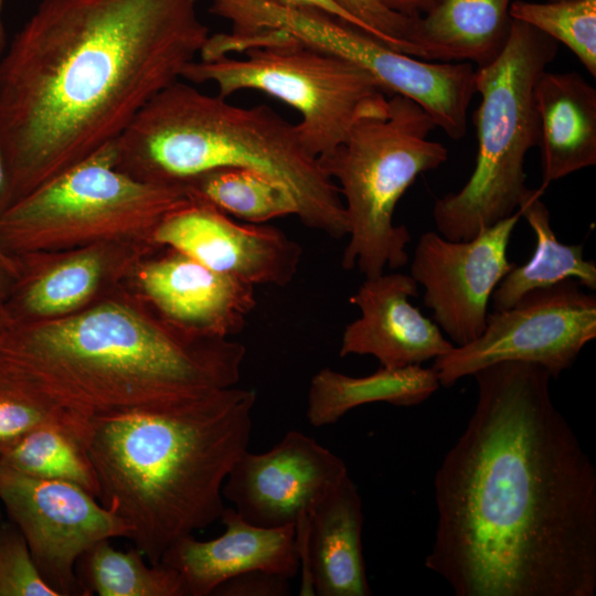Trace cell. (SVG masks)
<instances>
[{
    "mask_svg": "<svg viewBox=\"0 0 596 596\" xmlns=\"http://www.w3.org/2000/svg\"><path fill=\"white\" fill-rule=\"evenodd\" d=\"M0 596H58L42 578L28 543L9 521H0Z\"/></svg>",
    "mask_w": 596,
    "mask_h": 596,
    "instance_id": "30",
    "label": "cell"
},
{
    "mask_svg": "<svg viewBox=\"0 0 596 596\" xmlns=\"http://www.w3.org/2000/svg\"><path fill=\"white\" fill-rule=\"evenodd\" d=\"M393 12L408 18H421L432 11L440 0H377Z\"/></svg>",
    "mask_w": 596,
    "mask_h": 596,
    "instance_id": "34",
    "label": "cell"
},
{
    "mask_svg": "<svg viewBox=\"0 0 596 596\" xmlns=\"http://www.w3.org/2000/svg\"><path fill=\"white\" fill-rule=\"evenodd\" d=\"M363 509L350 475L295 524L301 595L370 596L362 551Z\"/></svg>",
    "mask_w": 596,
    "mask_h": 596,
    "instance_id": "19",
    "label": "cell"
},
{
    "mask_svg": "<svg viewBox=\"0 0 596 596\" xmlns=\"http://www.w3.org/2000/svg\"><path fill=\"white\" fill-rule=\"evenodd\" d=\"M436 127L416 102L392 94L382 111L356 120L344 141L319 159L344 199L349 223L344 269L358 267L365 278H373L385 267L407 264L411 234L393 223V215L416 178L448 159L447 148L429 139Z\"/></svg>",
    "mask_w": 596,
    "mask_h": 596,
    "instance_id": "8",
    "label": "cell"
},
{
    "mask_svg": "<svg viewBox=\"0 0 596 596\" xmlns=\"http://www.w3.org/2000/svg\"><path fill=\"white\" fill-rule=\"evenodd\" d=\"M471 376L478 398L434 479L425 566L457 596H594L596 469L541 365Z\"/></svg>",
    "mask_w": 596,
    "mask_h": 596,
    "instance_id": "1",
    "label": "cell"
},
{
    "mask_svg": "<svg viewBox=\"0 0 596 596\" xmlns=\"http://www.w3.org/2000/svg\"><path fill=\"white\" fill-rule=\"evenodd\" d=\"M510 18L566 45L596 76V0L512 1Z\"/></svg>",
    "mask_w": 596,
    "mask_h": 596,
    "instance_id": "28",
    "label": "cell"
},
{
    "mask_svg": "<svg viewBox=\"0 0 596 596\" xmlns=\"http://www.w3.org/2000/svg\"><path fill=\"white\" fill-rule=\"evenodd\" d=\"M110 244L74 249L50 268L35 255L17 256L19 275L7 299L11 319H47L77 311L97 292L109 270Z\"/></svg>",
    "mask_w": 596,
    "mask_h": 596,
    "instance_id": "22",
    "label": "cell"
},
{
    "mask_svg": "<svg viewBox=\"0 0 596 596\" xmlns=\"http://www.w3.org/2000/svg\"><path fill=\"white\" fill-rule=\"evenodd\" d=\"M86 436L65 426L46 425L0 453V461L25 475L75 485L98 498L97 475Z\"/></svg>",
    "mask_w": 596,
    "mask_h": 596,
    "instance_id": "27",
    "label": "cell"
},
{
    "mask_svg": "<svg viewBox=\"0 0 596 596\" xmlns=\"http://www.w3.org/2000/svg\"><path fill=\"white\" fill-rule=\"evenodd\" d=\"M542 189L596 164V89L579 73L544 71L534 87Z\"/></svg>",
    "mask_w": 596,
    "mask_h": 596,
    "instance_id": "20",
    "label": "cell"
},
{
    "mask_svg": "<svg viewBox=\"0 0 596 596\" xmlns=\"http://www.w3.org/2000/svg\"><path fill=\"white\" fill-rule=\"evenodd\" d=\"M348 475L339 456L290 430L265 453L246 450L231 468L222 493L252 524L295 525Z\"/></svg>",
    "mask_w": 596,
    "mask_h": 596,
    "instance_id": "14",
    "label": "cell"
},
{
    "mask_svg": "<svg viewBox=\"0 0 596 596\" xmlns=\"http://www.w3.org/2000/svg\"><path fill=\"white\" fill-rule=\"evenodd\" d=\"M220 520L225 531L200 541L192 534L173 542L161 563L175 570L188 596L213 595L227 579L253 571L287 578L300 571L295 525L264 528L244 520L234 508H224Z\"/></svg>",
    "mask_w": 596,
    "mask_h": 596,
    "instance_id": "18",
    "label": "cell"
},
{
    "mask_svg": "<svg viewBox=\"0 0 596 596\" xmlns=\"http://www.w3.org/2000/svg\"><path fill=\"white\" fill-rule=\"evenodd\" d=\"M204 53L181 77L212 83L224 98L241 91L270 95L300 114L301 141L316 158L330 156L361 117L382 111L389 94L365 71L279 31L210 35Z\"/></svg>",
    "mask_w": 596,
    "mask_h": 596,
    "instance_id": "6",
    "label": "cell"
},
{
    "mask_svg": "<svg viewBox=\"0 0 596 596\" xmlns=\"http://www.w3.org/2000/svg\"><path fill=\"white\" fill-rule=\"evenodd\" d=\"M183 184L191 198L247 223L264 224L276 217L298 214L297 203L284 184L252 169L216 168Z\"/></svg>",
    "mask_w": 596,
    "mask_h": 596,
    "instance_id": "26",
    "label": "cell"
},
{
    "mask_svg": "<svg viewBox=\"0 0 596 596\" xmlns=\"http://www.w3.org/2000/svg\"><path fill=\"white\" fill-rule=\"evenodd\" d=\"M152 243L253 286L288 285L302 257L300 245L281 230L238 223L194 198L162 220L152 233Z\"/></svg>",
    "mask_w": 596,
    "mask_h": 596,
    "instance_id": "15",
    "label": "cell"
},
{
    "mask_svg": "<svg viewBox=\"0 0 596 596\" xmlns=\"http://www.w3.org/2000/svg\"><path fill=\"white\" fill-rule=\"evenodd\" d=\"M520 219L518 210L464 241L436 232L421 235L411 276L424 287V305L454 345L467 344L485 330L491 296L515 265L507 253Z\"/></svg>",
    "mask_w": 596,
    "mask_h": 596,
    "instance_id": "13",
    "label": "cell"
},
{
    "mask_svg": "<svg viewBox=\"0 0 596 596\" xmlns=\"http://www.w3.org/2000/svg\"><path fill=\"white\" fill-rule=\"evenodd\" d=\"M0 502L58 596H86L76 575L79 557L103 540L131 534L121 518L81 487L35 478L1 461Z\"/></svg>",
    "mask_w": 596,
    "mask_h": 596,
    "instance_id": "12",
    "label": "cell"
},
{
    "mask_svg": "<svg viewBox=\"0 0 596 596\" xmlns=\"http://www.w3.org/2000/svg\"><path fill=\"white\" fill-rule=\"evenodd\" d=\"M198 0H41L0 56V211L114 142L210 36Z\"/></svg>",
    "mask_w": 596,
    "mask_h": 596,
    "instance_id": "2",
    "label": "cell"
},
{
    "mask_svg": "<svg viewBox=\"0 0 596 596\" xmlns=\"http://www.w3.org/2000/svg\"><path fill=\"white\" fill-rule=\"evenodd\" d=\"M246 354L123 299L47 319H11L0 372L87 421L235 386Z\"/></svg>",
    "mask_w": 596,
    "mask_h": 596,
    "instance_id": "3",
    "label": "cell"
},
{
    "mask_svg": "<svg viewBox=\"0 0 596 596\" xmlns=\"http://www.w3.org/2000/svg\"><path fill=\"white\" fill-rule=\"evenodd\" d=\"M289 578L263 571L234 576L221 584L213 595L227 596H279L288 594Z\"/></svg>",
    "mask_w": 596,
    "mask_h": 596,
    "instance_id": "32",
    "label": "cell"
},
{
    "mask_svg": "<svg viewBox=\"0 0 596 596\" xmlns=\"http://www.w3.org/2000/svg\"><path fill=\"white\" fill-rule=\"evenodd\" d=\"M216 14L240 35L279 31L334 54L370 74L389 94L422 106L451 139L466 135L476 93L468 62H428L401 53L376 36L329 13L270 0H216Z\"/></svg>",
    "mask_w": 596,
    "mask_h": 596,
    "instance_id": "10",
    "label": "cell"
},
{
    "mask_svg": "<svg viewBox=\"0 0 596 596\" xmlns=\"http://www.w3.org/2000/svg\"><path fill=\"white\" fill-rule=\"evenodd\" d=\"M556 53V41L511 19L502 51L490 63L476 67L475 87L481 97L473 116L476 163L466 184L433 206L441 236L472 238L519 210L529 191L525 156L540 138L534 87Z\"/></svg>",
    "mask_w": 596,
    "mask_h": 596,
    "instance_id": "7",
    "label": "cell"
},
{
    "mask_svg": "<svg viewBox=\"0 0 596 596\" xmlns=\"http://www.w3.org/2000/svg\"><path fill=\"white\" fill-rule=\"evenodd\" d=\"M544 189H529L519 211L535 235L532 257L501 279L491 299L496 311L517 304L528 292L575 279L589 290L596 289V264L584 258L583 244L560 242L552 228L550 212L541 201Z\"/></svg>",
    "mask_w": 596,
    "mask_h": 596,
    "instance_id": "24",
    "label": "cell"
},
{
    "mask_svg": "<svg viewBox=\"0 0 596 596\" xmlns=\"http://www.w3.org/2000/svg\"><path fill=\"white\" fill-rule=\"evenodd\" d=\"M417 286L411 275L401 273L365 278L350 297L361 315L344 328L340 356L373 355L380 366L398 369L422 365L449 352L453 342L409 302L418 295Z\"/></svg>",
    "mask_w": 596,
    "mask_h": 596,
    "instance_id": "16",
    "label": "cell"
},
{
    "mask_svg": "<svg viewBox=\"0 0 596 596\" xmlns=\"http://www.w3.org/2000/svg\"><path fill=\"white\" fill-rule=\"evenodd\" d=\"M512 0H440L414 21L409 38L425 61L468 62L477 67L493 61L509 35Z\"/></svg>",
    "mask_w": 596,
    "mask_h": 596,
    "instance_id": "21",
    "label": "cell"
},
{
    "mask_svg": "<svg viewBox=\"0 0 596 596\" xmlns=\"http://www.w3.org/2000/svg\"><path fill=\"white\" fill-rule=\"evenodd\" d=\"M582 287L575 279H565L488 313L478 338L434 360L439 384L453 386L503 361L534 363L557 379L596 337V297Z\"/></svg>",
    "mask_w": 596,
    "mask_h": 596,
    "instance_id": "11",
    "label": "cell"
},
{
    "mask_svg": "<svg viewBox=\"0 0 596 596\" xmlns=\"http://www.w3.org/2000/svg\"><path fill=\"white\" fill-rule=\"evenodd\" d=\"M440 386L433 368L380 366L365 376H350L322 368L311 379L306 417L313 427L336 424L349 411L371 403L415 406Z\"/></svg>",
    "mask_w": 596,
    "mask_h": 596,
    "instance_id": "23",
    "label": "cell"
},
{
    "mask_svg": "<svg viewBox=\"0 0 596 596\" xmlns=\"http://www.w3.org/2000/svg\"><path fill=\"white\" fill-rule=\"evenodd\" d=\"M2 6H3V0H0V56L2 55V53L4 52L8 45L7 32H6V28H4V23L2 19Z\"/></svg>",
    "mask_w": 596,
    "mask_h": 596,
    "instance_id": "37",
    "label": "cell"
},
{
    "mask_svg": "<svg viewBox=\"0 0 596 596\" xmlns=\"http://www.w3.org/2000/svg\"><path fill=\"white\" fill-rule=\"evenodd\" d=\"M91 422L51 405L0 372V453L46 425L70 427L87 438Z\"/></svg>",
    "mask_w": 596,
    "mask_h": 596,
    "instance_id": "29",
    "label": "cell"
},
{
    "mask_svg": "<svg viewBox=\"0 0 596 596\" xmlns=\"http://www.w3.org/2000/svg\"><path fill=\"white\" fill-rule=\"evenodd\" d=\"M255 402L253 390L231 386L91 422L97 499L130 526L149 563L221 518L222 488L247 450Z\"/></svg>",
    "mask_w": 596,
    "mask_h": 596,
    "instance_id": "4",
    "label": "cell"
},
{
    "mask_svg": "<svg viewBox=\"0 0 596 596\" xmlns=\"http://www.w3.org/2000/svg\"><path fill=\"white\" fill-rule=\"evenodd\" d=\"M145 558L135 546L120 551L103 540L79 557L76 575L86 596H188L175 570Z\"/></svg>",
    "mask_w": 596,
    "mask_h": 596,
    "instance_id": "25",
    "label": "cell"
},
{
    "mask_svg": "<svg viewBox=\"0 0 596 596\" xmlns=\"http://www.w3.org/2000/svg\"><path fill=\"white\" fill-rule=\"evenodd\" d=\"M191 200L184 184L140 180L117 167L115 141L0 211V248L12 257L128 243Z\"/></svg>",
    "mask_w": 596,
    "mask_h": 596,
    "instance_id": "9",
    "label": "cell"
},
{
    "mask_svg": "<svg viewBox=\"0 0 596 596\" xmlns=\"http://www.w3.org/2000/svg\"><path fill=\"white\" fill-rule=\"evenodd\" d=\"M12 281L13 278L0 266V336L10 320L7 299Z\"/></svg>",
    "mask_w": 596,
    "mask_h": 596,
    "instance_id": "36",
    "label": "cell"
},
{
    "mask_svg": "<svg viewBox=\"0 0 596 596\" xmlns=\"http://www.w3.org/2000/svg\"><path fill=\"white\" fill-rule=\"evenodd\" d=\"M284 6L307 8L319 10L337 18H340L355 26L363 29V26L348 12H345L334 0H270ZM365 31V30H364ZM369 33V32H368Z\"/></svg>",
    "mask_w": 596,
    "mask_h": 596,
    "instance_id": "33",
    "label": "cell"
},
{
    "mask_svg": "<svg viewBox=\"0 0 596 596\" xmlns=\"http://www.w3.org/2000/svg\"><path fill=\"white\" fill-rule=\"evenodd\" d=\"M353 17L363 29L390 47L417 57L409 42L416 18H408L391 11L377 0H334Z\"/></svg>",
    "mask_w": 596,
    "mask_h": 596,
    "instance_id": "31",
    "label": "cell"
},
{
    "mask_svg": "<svg viewBox=\"0 0 596 596\" xmlns=\"http://www.w3.org/2000/svg\"><path fill=\"white\" fill-rule=\"evenodd\" d=\"M0 520H1V513H0Z\"/></svg>",
    "mask_w": 596,
    "mask_h": 596,
    "instance_id": "39",
    "label": "cell"
},
{
    "mask_svg": "<svg viewBox=\"0 0 596 596\" xmlns=\"http://www.w3.org/2000/svg\"><path fill=\"white\" fill-rule=\"evenodd\" d=\"M550 1H560V0H550Z\"/></svg>",
    "mask_w": 596,
    "mask_h": 596,
    "instance_id": "38",
    "label": "cell"
},
{
    "mask_svg": "<svg viewBox=\"0 0 596 596\" xmlns=\"http://www.w3.org/2000/svg\"><path fill=\"white\" fill-rule=\"evenodd\" d=\"M7 163L4 153L0 142V202L2 200L3 193L7 187ZM0 266L13 278L15 279L19 275V264L17 258L6 254L0 248Z\"/></svg>",
    "mask_w": 596,
    "mask_h": 596,
    "instance_id": "35",
    "label": "cell"
},
{
    "mask_svg": "<svg viewBox=\"0 0 596 596\" xmlns=\"http://www.w3.org/2000/svg\"><path fill=\"white\" fill-rule=\"evenodd\" d=\"M115 147L117 167L150 182L183 184L224 167L262 172L290 191L305 226L337 240L349 233L337 183L297 125L266 105L235 106L179 79L139 110Z\"/></svg>",
    "mask_w": 596,
    "mask_h": 596,
    "instance_id": "5",
    "label": "cell"
},
{
    "mask_svg": "<svg viewBox=\"0 0 596 596\" xmlns=\"http://www.w3.org/2000/svg\"><path fill=\"white\" fill-rule=\"evenodd\" d=\"M139 285L157 312L201 336L238 334L256 307L254 286L172 249L139 270Z\"/></svg>",
    "mask_w": 596,
    "mask_h": 596,
    "instance_id": "17",
    "label": "cell"
}]
</instances>
